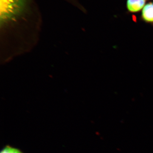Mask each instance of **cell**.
I'll use <instances>...</instances> for the list:
<instances>
[{
	"mask_svg": "<svg viewBox=\"0 0 153 153\" xmlns=\"http://www.w3.org/2000/svg\"><path fill=\"white\" fill-rule=\"evenodd\" d=\"M140 19L145 23L153 26V2H150L144 6Z\"/></svg>",
	"mask_w": 153,
	"mask_h": 153,
	"instance_id": "1",
	"label": "cell"
},
{
	"mask_svg": "<svg viewBox=\"0 0 153 153\" xmlns=\"http://www.w3.org/2000/svg\"><path fill=\"white\" fill-rule=\"evenodd\" d=\"M146 0H127V9L130 13H135L140 12L144 7Z\"/></svg>",
	"mask_w": 153,
	"mask_h": 153,
	"instance_id": "2",
	"label": "cell"
},
{
	"mask_svg": "<svg viewBox=\"0 0 153 153\" xmlns=\"http://www.w3.org/2000/svg\"><path fill=\"white\" fill-rule=\"evenodd\" d=\"M0 153H24L19 149L10 146H7L4 147Z\"/></svg>",
	"mask_w": 153,
	"mask_h": 153,
	"instance_id": "3",
	"label": "cell"
}]
</instances>
